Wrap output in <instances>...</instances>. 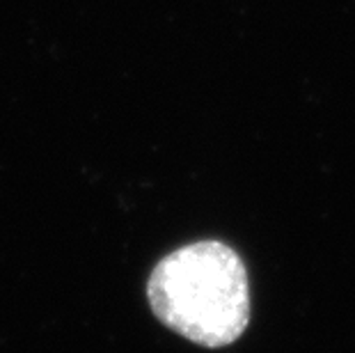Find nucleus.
Segmentation results:
<instances>
[{
	"label": "nucleus",
	"mask_w": 355,
	"mask_h": 353,
	"mask_svg": "<svg viewBox=\"0 0 355 353\" xmlns=\"http://www.w3.org/2000/svg\"><path fill=\"white\" fill-rule=\"evenodd\" d=\"M147 296L165 326L209 349L239 340L250 321L248 271L220 241L191 243L161 259Z\"/></svg>",
	"instance_id": "obj_1"
}]
</instances>
